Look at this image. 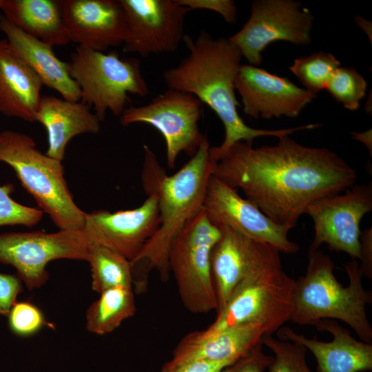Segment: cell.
<instances>
[{
  "mask_svg": "<svg viewBox=\"0 0 372 372\" xmlns=\"http://www.w3.org/2000/svg\"><path fill=\"white\" fill-rule=\"evenodd\" d=\"M0 31L12 48L39 77L43 85L54 90L63 99L80 101L81 92L69 72L68 63L60 60L52 45L30 36L0 15Z\"/></svg>",
  "mask_w": 372,
  "mask_h": 372,
  "instance_id": "cell-21",
  "label": "cell"
},
{
  "mask_svg": "<svg viewBox=\"0 0 372 372\" xmlns=\"http://www.w3.org/2000/svg\"><path fill=\"white\" fill-rule=\"evenodd\" d=\"M203 209L216 225L227 226L242 234L267 243L285 254H296L299 245L289 238L288 229L278 225L237 190L210 177Z\"/></svg>",
  "mask_w": 372,
  "mask_h": 372,
  "instance_id": "cell-15",
  "label": "cell"
},
{
  "mask_svg": "<svg viewBox=\"0 0 372 372\" xmlns=\"http://www.w3.org/2000/svg\"><path fill=\"white\" fill-rule=\"evenodd\" d=\"M160 223L157 198L149 194L143 204L132 209L86 213L82 232L87 243L107 247L132 262L154 235Z\"/></svg>",
  "mask_w": 372,
  "mask_h": 372,
  "instance_id": "cell-16",
  "label": "cell"
},
{
  "mask_svg": "<svg viewBox=\"0 0 372 372\" xmlns=\"http://www.w3.org/2000/svg\"><path fill=\"white\" fill-rule=\"evenodd\" d=\"M92 273V289L101 293L116 287H134L131 262L104 246L87 243V260Z\"/></svg>",
  "mask_w": 372,
  "mask_h": 372,
  "instance_id": "cell-26",
  "label": "cell"
},
{
  "mask_svg": "<svg viewBox=\"0 0 372 372\" xmlns=\"http://www.w3.org/2000/svg\"><path fill=\"white\" fill-rule=\"evenodd\" d=\"M360 258L359 268L362 277L372 278V228L361 231L360 236Z\"/></svg>",
  "mask_w": 372,
  "mask_h": 372,
  "instance_id": "cell-36",
  "label": "cell"
},
{
  "mask_svg": "<svg viewBox=\"0 0 372 372\" xmlns=\"http://www.w3.org/2000/svg\"><path fill=\"white\" fill-rule=\"evenodd\" d=\"M36 121L45 127L48 134L45 154L60 161L63 160L67 144L73 137L96 134L101 129V121L87 105L52 95L41 96Z\"/></svg>",
  "mask_w": 372,
  "mask_h": 372,
  "instance_id": "cell-23",
  "label": "cell"
},
{
  "mask_svg": "<svg viewBox=\"0 0 372 372\" xmlns=\"http://www.w3.org/2000/svg\"><path fill=\"white\" fill-rule=\"evenodd\" d=\"M220 234L218 227L211 223L203 209L170 246L169 271L174 276L184 307L192 313L216 311L211 256Z\"/></svg>",
  "mask_w": 372,
  "mask_h": 372,
  "instance_id": "cell-7",
  "label": "cell"
},
{
  "mask_svg": "<svg viewBox=\"0 0 372 372\" xmlns=\"http://www.w3.org/2000/svg\"><path fill=\"white\" fill-rule=\"evenodd\" d=\"M262 342L254 346L247 354L224 368L222 372H265L271 356L263 351Z\"/></svg>",
  "mask_w": 372,
  "mask_h": 372,
  "instance_id": "cell-32",
  "label": "cell"
},
{
  "mask_svg": "<svg viewBox=\"0 0 372 372\" xmlns=\"http://www.w3.org/2000/svg\"><path fill=\"white\" fill-rule=\"evenodd\" d=\"M183 41L188 54L177 65L163 72V81L168 89L196 96L222 121L223 141L209 149L214 162L239 141L253 143L261 136L279 138L298 131L314 129L313 123L280 130L249 127L238 114L240 104L235 93V81L242 58L238 48L229 38L214 39L205 30H201L196 38L185 35Z\"/></svg>",
  "mask_w": 372,
  "mask_h": 372,
  "instance_id": "cell-2",
  "label": "cell"
},
{
  "mask_svg": "<svg viewBox=\"0 0 372 372\" xmlns=\"http://www.w3.org/2000/svg\"><path fill=\"white\" fill-rule=\"evenodd\" d=\"M314 18L309 10L293 0H256L242 28L229 39L249 65H260L262 51L271 43L284 41L298 45L311 43Z\"/></svg>",
  "mask_w": 372,
  "mask_h": 372,
  "instance_id": "cell-10",
  "label": "cell"
},
{
  "mask_svg": "<svg viewBox=\"0 0 372 372\" xmlns=\"http://www.w3.org/2000/svg\"><path fill=\"white\" fill-rule=\"evenodd\" d=\"M294 285L295 280L284 271L282 266L253 274L236 289L207 329L258 324L266 335H272L290 320Z\"/></svg>",
  "mask_w": 372,
  "mask_h": 372,
  "instance_id": "cell-8",
  "label": "cell"
},
{
  "mask_svg": "<svg viewBox=\"0 0 372 372\" xmlns=\"http://www.w3.org/2000/svg\"><path fill=\"white\" fill-rule=\"evenodd\" d=\"M364 78L353 68L338 67L332 73L325 90L347 110L354 111L366 94Z\"/></svg>",
  "mask_w": 372,
  "mask_h": 372,
  "instance_id": "cell-28",
  "label": "cell"
},
{
  "mask_svg": "<svg viewBox=\"0 0 372 372\" xmlns=\"http://www.w3.org/2000/svg\"><path fill=\"white\" fill-rule=\"evenodd\" d=\"M203 105L192 94L167 89L147 105L126 107L120 122L123 126L142 123L156 129L165 141L167 165L172 169L180 153L193 156L205 136L198 126Z\"/></svg>",
  "mask_w": 372,
  "mask_h": 372,
  "instance_id": "cell-9",
  "label": "cell"
},
{
  "mask_svg": "<svg viewBox=\"0 0 372 372\" xmlns=\"http://www.w3.org/2000/svg\"><path fill=\"white\" fill-rule=\"evenodd\" d=\"M265 335L264 328L258 324H245L216 331L205 329L193 331L177 344L172 358L203 360L227 366L261 342Z\"/></svg>",
  "mask_w": 372,
  "mask_h": 372,
  "instance_id": "cell-20",
  "label": "cell"
},
{
  "mask_svg": "<svg viewBox=\"0 0 372 372\" xmlns=\"http://www.w3.org/2000/svg\"><path fill=\"white\" fill-rule=\"evenodd\" d=\"M127 19L125 52L147 57L172 53L183 39L185 17L191 11L176 0H120Z\"/></svg>",
  "mask_w": 372,
  "mask_h": 372,
  "instance_id": "cell-13",
  "label": "cell"
},
{
  "mask_svg": "<svg viewBox=\"0 0 372 372\" xmlns=\"http://www.w3.org/2000/svg\"><path fill=\"white\" fill-rule=\"evenodd\" d=\"M340 65V61L332 54L318 52L296 59L289 70L304 89L317 95L325 90L333 72Z\"/></svg>",
  "mask_w": 372,
  "mask_h": 372,
  "instance_id": "cell-27",
  "label": "cell"
},
{
  "mask_svg": "<svg viewBox=\"0 0 372 372\" xmlns=\"http://www.w3.org/2000/svg\"><path fill=\"white\" fill-rule=\"evenodd\" d=\"M43 86L7 40L0 39V113L35 122Z\"/></svg>",
  "mask_w": 372,
  "mask_h": 372,
  "instance_id": "cell-22",
  "label": "cell"
},
{
  "mask_svg": "<svg viewBox=\"0 0 372 372\" xmlns=\"http://www.w3.org/2000/svg\"><path fill=\"white\" fill-rule=\"evenodd\" d=\"M68 63L70 75L81 90V101L93 107L101 121L107 110L120 116L129 94L145 97L149 94L141 61L136 58H122L115 50L104 52L78 45Z\"/></svg>",
  "mask_w": 372,
  "mask_h": 372,
  "instance_id": "cell-6",
  "label": "cell"
},
{
  "mask_svg": "<svg viewBox=\"0 0 372 372\" xmlns=\"http://www.w3.org/2000/svg\"><path fill=\"white\" fill-rule=\"evenodd\" d=\"M372 210V185H353L344 193L323 196L311 203L304 214L311 218L314 237L309 247L342 251L351 259L360 258V221Z\"/></svg>",
  "mask_w": 372,
  "mask_h": 372,
  "instance_id": "cell-12",
  "label": "cell"
},
{
  "mask_svg": "<svg viewBox=\"0 0 372 372\" xmlns=\"http://www.w3.org/2000/svg\"><path fill=\"white\" fill-rule=\"evenodd\" d=\"M59 259L87 261V242L82 231L0 234V262L13 267L30 290L39 288L48 281L46 266Z\"/></svg>",
  "mask_w": 372,
  "mask_h": 372,
  "instance_id": "cell-11",
  "label": "cell"
},
{
  "mask_svg": "<svg viewBox=\"0 0 372 372\" xmlns=\"http://www.w3.org/2000/svg\"><path fill=\"white\" fill-rule=\"evenodd\" d=\"M0 161L10 165L25 190L61 230L82 231L86 213L75 203L62 161L43 154L29 135L0 132Z\"/></svg>",
  "mask_w": 372,
  "mask_h": 372,
  "instance_id": "cell-5",
  "label": "cell"
},
{
  "mask_svg": "<svg viewBox=\"0 0 372 372\" xmlns=\"http://www.w3.org/2000/svg\"><path fill=\"white\" fill-rule=\"evenodd\" d=\"M372 131L369 129L363 132H352L351 136L355 140L363 143L369 150L371 156L372 154Z\"/></svg>",
  "mask_w": 372,
  "mask_h": 372,
  "instance_id": "cell-37",
  "label": "cell"
},
{
  "mask_svg": "<svg viewBox=\"0 0 372 372\" xmlns=\"http://www.w3.org/2000/svg\"><path fill=\"white\" fill-rule=\"evenodd\" d=\"M99 294L86 311L85 327L88 332L103 335L134 316L136 307L132 287H112Z\"/></svg>",
  "mask_w": 372,
  "mask_h": 372,
  "instance_id": "cell-25",
  "label": "cell"
},
{
  "mask_svg": "<svg viewBox=\"0 0 372 372\" xmlns=\"http://www.w3.org/2000/svg\"><path fill=\"white\" fill-rule=\"evenodd\" d=\"M235 90L241 97L244 113L255 119L295 118L316 97L288 78L249 64L240 66Z\"/></svg>",
  "mask_w": 372,
  "mask_h": 372,
  "instance_id": "cell-17",
  "label": "cell"
},
{
  "mask_svg": "<svg viewBox=\"0 0 372 372\" xmlns=\"http://www.w3.org/2000/svg\"><path fill=\"white\" fill-rule=\"evenodd\" d=\"M177 3L189 9H203L220 14L225 21L234 23L236 21L237 8L231 0H176Z\"/></svg>",
  "mask_w": 372,
  "mask_h": 372,
  "instance_id": "cell-33",
  "label": "cell"
},
{
  "mask_svg": "<svg viewBox=\"0 0 372 372\" xmlns=\"http://www.w3.org/2000/svg\"><path fill=\"white\" fill-rule=\"evenodd\" d=\"M334 268L328 255L309 249L305 273L295 280L290 321L314 326L321 320H338L349 325L360 340L372 343V327L366 311L372 302V292L362 285L358 260L351 259L344 265L349 279L346 287L335 276Z\"/></svg>",
  "mask_w": 372,
  "mask_h": 372,
  "instance_id": "cell-4",
  "label": "cell"
},
{
  "mask_svg": "<svg viewBox=\"0 0 372 372\" xmlns=\"http://www.w3.org/2000/svg\"><path fill=\"white\" fill-rule=\"evenodd\" d=\"M7 317L10 330L19 337L32 336L48 324L42 311L27 301L14 302Z\"/></svg>",
  "mask_w": 372,
  "mask_h": 372,
  "instance_id": "cell-31",
  "label": "cell"
},
{
  "mask_svg": "<svg viewBox=\"0 0 372 372\" xmlns=\"http://www.w3.org/2000/svg\"><path fill=\"white\" fill-rule=\"evenodd\" d=\"M319 331L329 333L330 342L307 338L289 327L276 333L277 338L304 346L316 358L318 372H365L372 370V343L357 340L336 320H321L314 325Z\"/></svg>",
  "mask_w": 372,
  "mask_h": 372,
  "instance_id": "cell-19",
  "label": "cell"
},
{
  "mask_svg": "<svg viewBox=\"0 0 372 372\" xmlns=\"http://www.w3.org/2000/svg\"><path fill=\"white\" fill-rule=\"evenodd\" d=\"M225 365L203 360H180L171 358L159 372H222Z\"/></svg>",
  "mask_w": 372,
  "mask_h": 372,
  "instance_id": "cell-35",
  "label": "cell"
},
{
  "mask_svg": "<svg viewBox=\"0 0 372 372\" xmlns=\"http://www.w3.org/2000/svg\"><path fill=\"white\" fill-rule=\"evenodd\" d=\"M22 290V282L17 274L0 273V317L7 316Z\"/></svg>",
  "mask_w": 372,
  "mask_h": 372,
  "instance_id": "cell-34",
  "label": "cell"
},
{
  "mask_svg": "<svg viewBox=\"0 0 372 372\" xmlns=\"http://www.w3.org/2000/svg\"><path fill=\"white\" fill-rule=\"evenodd\" d=\"M61 13L70 41L104 52L123 45L127 19L120 0H61Z\"/></svg>",
  "mask_w": 372,
  "mask_h": 372,
  "instance_id": "cell-18",
  "label": "cell"
},
{
  "mask_svg": "<svg viewBox=\"0 0 372 372\" xmlns=\"http://www.w3.org/2000/svg\"><path fill=\"white\" fill-rule=\"evenodd\" d=\"M261 342L273 354L268 372H312L306 361L307 350L304 346L281 340L272 335H265Z\"/></svg>",
  "mask_w": 372,
  "mask_h": 372,
  "instance_id": "cell-29",
  "label": "cell"
},
{
  "mask_svg": "<svg viewBox=\"0 0 372 372\" xmlns=\"http://www.w3.org/2000/svg\"><path fill=\"white\" fill-rule=\"evenodd\" d=\"M14 189L12 184L0 185V227L23 225L30 227L37 225L43 218V211L13 200L10 194Z\"/></svg>",
  "mask_w": 372,
  "mask_h": 372,
  "instance_id": "cell-30",
  "label": "cell"
},
{
  "mask_svg": "<svg viewBox=\"0 0 372 372\" xmlns=\"http://www.w3.org/2000/svg\"><path fill=\"white\" fill-rule=\"evenodd\" d=\"M212 176L240 189L276 224L293 228L307 207L353 186L357 173L325 147L302 145L289 136L273 145L234 143L215 163Z\"/></svg>",
  "mask_w": 372,
  "mask_h": 372,
  "instance_id": "cell-1",
  "label": "cell"
},
{
  "mask_svg": "<svg viewBox=\"0 0 372 372\" xmlns=\"http://www.w3.org/2000/svg\"><path fill=\"white\" fill-rule=\"evenodd\" d=\"M143 148V187L147 196L156 195L161 223L131 265L136 267L147 263L148 270H156L161 280L167 281L170 273V246L185 225L203 209L216 162L210 156V145L206 136L190 159L169 176L149 146L145 145Z\"/></svg>",
  "mask_w": 372,
  "mask_h": 372,
  "instance_id": "cell-3",
  "label": "cell"
},
{
  "mask_svg": "<svg viewBox=\"0 0 372 372\" xmlns=\"http://www.w3.org/2000/svg\"><path fill=\"white\" fill-rule=\"evenodd\" d=\"M220 237L211 256L217 309L221 311L236 289L247 278L262 270L281 267L280 251L225 225H216Z\"/></svg>",
  "mask_w": 372,
  "mask_h": 372,
  "instance_id": "cell-14",
  "label": "cell"
},
{
  "mask_svg": "<svg viewBox=\"0 0 372 372\" xmlns=\"http://www.w3.org/2000/svg\"><path fill=\"white\" fill-rule=\"evenodd\" d=\"M0 10L16 27L52 46L70 42L61 13V1L0 0Z\"/></svg>",
  "mask_w": 372,
  "mask_h": 372,
  "instance_id": "cell-24",
  "label": "cell"
},
{
  "mask_svg": "<svg viewBox=\"0 0 372 372\" xmlns=\"http://www.w3.org/2000/svg\"><path fill=\"white\" fill-rule=\"evenodd\" d=\"M357 24L366 32L368 35L371 36V23L369 21L359 16L355 17Z\"/></svg>",
  "mask_w": 372,
  "mask_h": 372,
  "instance_id": "cell-38",
  "label": "cell"
}]
</instances>
